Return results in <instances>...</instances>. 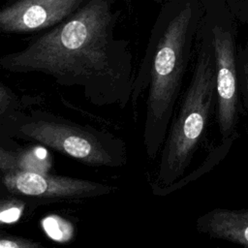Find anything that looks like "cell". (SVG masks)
I'll return each mask as SVG.
<instances>
[{
  "label": "cell",
  "instance_id": "1",
  "mask_svg": "<svg viewBox=\"0 0 248 248\" xmlns=\"http://www.w3.org/2000/svg\"><path fill=\"white\" fill-rule=\"evenodd\" d=\"M117 0H89L73 16L0 57L14 74H42L63 87L78 88L97 108L131 103L136 77L129 42L115 36Z\"/></svg>",
  "mask_w": 248,
  "mask_h": 248
},
{
  "label": "cell",
  "instance_id": "2",
  "mask_svg": "<svg viewBox=\"0 0 248 248\" xmlns=\"http://www.w3.org/2000/svg\"><path fill=\"white\" fill-rule=\"evenodd\" d=\"M201 19L200 0H167L152 26L130 103L137 120L139 101L147 90L142 142L149 160L157 158L166 140Z\"/></svg>",
  "mask_w": 248,
  "mask_h": 248
},
{
  "label": "cell",
  "instance_id": "3",
  "mask_svg": "<svg viewBox=\"0 0 248 248\" xmlns=\"http://www.w3.org/2000/svg\"><path fill=\"white\" fill-rule=\"evenodd\" d=\"M216 106V77L213 49L204 25L197 33L196 60L179 108L173 115L160 152L152 193H161L180 180L203 140L211 111Z\"/></svg>",
  "mask_w": 248,
  "mask_h": 248
},
{
  "label": "cell",
  "instance_id": "4",
  "mask_svg": "<svg viewBox=\"0 0 248 248\" xmlns=\"http://www.w3.org/2000/svg\"><path fill=\"white\" fill-rule=\"evenodd\" d=\"M1 138L40 143L94 168H120L128 160L125 140L106 130L41 110H19L0 119Z\"/></svg>",
  "mask_w": 248,
  "mask_h": 248
},
{
  "label": "cell",
  "instance_id": "5",
  "mask_svg": "<svg viewBox=\"0 0 248 248\" xmlns=\"http://www.w3.org/2000/svg\"><path fill=\"white\" fill-rule=\"evenodd\" d=\"M215 64L216 119L221 140L236 139L239 121L240 90L238 56L232 31L220 23L206 25Z\"/></svg>",
  "mask_w": 248,
  "mask_h": 248
},
{
  "label": "cell",
  "instance_id": "6",
  "mask_svg": "<svg viewBox=\"0 0 248 248\" xmlns=\"http://www.w3.org/2000/svg\"><path fill=\"white\" fill-rule=\"evenodd\" d=\"M3 187L15 197L46 202H76L115 193L114 185L78 177L14 170L2 174Z\"/></svg>",
  "mask_w": 248,
  "mask_h": 248
},
{
  "label": "cell",
  "instance_id": "7",
  "mask_svg": "<svg viewBox=\"0 0 248 248\" xmlns=\"http://www.w3.org/2000/svg\"><path fill=\"white\" fill-rule=\"evenodd\" d=\"M89 0H9L0 9V30L5 34L45 31L64 21Z\"/></svg>",
  "mask_w": 248,
  "mask_h": 248
},
{
  "label": "cell",
  "instance_id": "8",
  "mask_svg": "<svg viewBox=\"0 0 248 248\" xmlns=\"http://www.w3.org/2000/svg\"><path fill=\"white\" fill-rule=\"evenodd\" d=\"M196 228L211 238L248 247V209L213 208L198 217Z\"/></svg>",
  "mask_w": 248,
  "mask_h": 248
},
{
  "label": "cell",
  "instance_id": "9",
  "mask_svg": "<svg viewBox=\"0 0 248 248\" xmlns=\"http://www.w3.org/2000/svg\"><path fill=\"white\" fill-rule=\"evenodd\" d=\"M235 139H229V140H222L221 143L216 146L214 149H212L210 151V153L208 154V156L205 158V160L203 161L202 165H201L197 170H195V171L190 172L187 175H184L180 180H178L177 182H175L174 184H172L171 186H170L169 188H167L166 190H164L160 197H165L168 196L179 189H181L182 187L186 186L188 183L198 179L201 175L204 174L205 172H207L208 170H210L212 168H214L228 153V151L230 150L232 142L234 141Z\"/></svg>",
  "mask_w": 248,
  "mask_h": 248
},
{
  "label": "cell",
  "instance_id": "10",
  "mask_svg": "<svg viewBox=\"0 0 248 248\" xmlns=\"http://www.w3.org/2000/svg\"><path fill=\"white\" fill-rule=\"evenodd\" d=\"M52 166V159L45 145L38 143L17 150V170L46 173Z\"/></svg>",
  "mask_w": 248,
  "mask_h": 248
},
{
  "label": "cell",
  "instance_id": "11",
  "mask_svg": "<svg viewBox=\"0 0 248 248\" xmlns=\"http://www.w3.org/2000/svg\"><path fill=\"white\" fill-rule=\"evenodd\" d=\"M46 234L58 242H66L72 238L74 230L72 225L57 215H49L41 221Z\"/></svg>",
  "mask_w": 248,
  "mask_h": 248
},
{
  "label": "cell",
  "instance_id": "12",
  "mask_svg": "<svg viewBox=\"0 0 248 248\" xmlns=\"http://www.w3.org/2000/svg\"><path fill=\"white\" fill-rule=\"evenodd\" d=\"M24 202L16 198L2 199L0 203V222L4 224H14L17 222L23 214Z\"/></svg>",
  "mask_w": 248,
  "mask_h": 248
},
{
  "label": "cell",
  "instance_id": "13",
  "mask_svg": "<svg viewBox=\"0 0 248 248\" xmlns=\"http://www.w3.org/2000/svg\"><path fill=\"white\" fill-rule=\"evenodd\" d=\"M20 101L16 93L5 83L0 82V119L21 110Z\"/></svg>",
  "mask_w": 248,
  "mask_h": 248
},
{
  "label": "cell",
  "instance_id": "14",
  "mask_svg": "<svg viewBox=\"0 0 248 248\" xmlns=\"http://www.w3.org/2000/svg\"><path fill=\"white\" fill-rule=\"evenodd\" d=\"M0 247L1 248H43V244L30 238L5 235L0 236Z\"/></svg>",
  "mask_w": 248,
  "mask_h": 248
},
{
  "label": "cell",
  "instance_id": "15",
  "mask_svg": "<svg viewBox=\"0 0 248 248\" xmlns=\"http://www.w3.org/2000/svg\"><path fill=\"white\" fill-rule=\"evenodd\" d=\"M17 170V150L6 148L3 144L0 146V170L1 173H7Z\"/></svg>",
  "mask_w": 248,
  "mask_h": 248
},
{
  "label": "cell",
  "instance_id": "16",
  "mask_svg": "<svg viewBox=\"0 0 248 248\" xmlns=\"http://www.w3.org/2000/svg\"><path fill=\"white\" fill-rule=\"evenodd\" d=\"M238 80L239 90L243 94L248 110V49L242 56H238Z\"/></svg>",
  "mask_w": 248,
  "mask_h": 248
}]
</instances>
